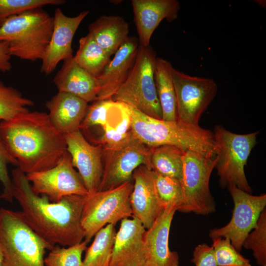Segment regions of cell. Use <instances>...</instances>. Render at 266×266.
I'll return each mask as SVG.
<instances>
[{"mask_svg": "<svg viewBox=\"0 0 266 266\" xmlns=\"http://www.w3.org/2000/svg\"><path fill=\"white\" fill-rule=\"evenodd\" d=\"M11 164L18 166V162L8 152L0 135V181L3 186V192L0 194L1 199L12 202V187L11 178L7 170V165Z\"/></svg>", "mask_w": 266, "mask_h": 266, "instance_id": "36", "label": "cell"}, {"mask_svg": "<svg viewBox=\"0 0 266 266\" xmlns=\"http://www.w3.org/2000/svg\"><path fill=\"white\" fill-rule=\"evenodd\" d=\"M125 105L129 112L132 133L146 147L171 145L184 151L192 150L208 157L216 156L214 134L211 131L178 120L154 118Z\"/></svg>", "mask_w": 266, "mask_h": 266, "instance_id": "3", "label": "cell"}, {"mask_svg": "<svg viewBox=\"0 0 266 266\" xmlns=\"http://www.w3.org/2000/svg\"><path fill=\"white\" fill-rule=\"evenodd\" d=\"M234 207L230 222L224 227L210 230L212 240L218 238L230 239L234 248L240 252L249 233L255 227L266 206V195L253 196L235 186L228 188Z\"/></svg>", "mask_w": 266, "mask_h": 266, "instance_id": "12", "label": "cell"}, {"mask_svg": "<svg viewBox=\"0 0 266 266\" xmlns=\"http://www.w3.org/2000/svg\"><path fill=\"white\" fill-rule=\"evenodd\" d=\"M138 38L129 36L114 54L113 58L97 77L100 90L96 100L112 99L129 75L139 47Z\"/></svg>", "mask_w": 266, "mask_h": 266, "instance_id": "20", "label": "cell"}, {"mask_svg": "<svg viewBox=\"0 0 266 266\" xmlns=\"http://www.w3.org/2000/svg\"><path fill=\"white\" fill-rule=\"evenodd\" d=\"M177 120L198 126L200 117L215 97L218 87L211 78L193 76L172 69Z\"/></svg>", "mask_w": 266, "mask_h": 266, "instance_id": "11", "label": "cell"}, {"mask_svg": "<svg viewBox=\"0 0 266 266\" xmlns=\"http://www.w3.org/2000/svg\"><path fill=\"white\" fill-rule=\"evenodd\" d=\"M156 53L149 45H139L133 66L112 100L134 107L142 113L162 119L154 79Z\"/></svg>", "mask_w": 266, "mask_h": 266, "instance_id": "6", "label": "cell"}, {"mask_svg": "<svg viewBox=\"0 0 266 266\" xmlns=\"http://www.w3.org/2000/svg\"><path fill=\"white\" fill-rule=\"evenodd\" d=\"M173 67L169 61L157 57L154 70L155 86L162 120L166 121L177 120L176 97L172 77Z\"/></svg>", "mask_w": 266, "mask_h": 266, "instance_id": "24", "label": "cell"}, {"mask_svg": "<svg viewBox=\"0 0 266 266\" xmlns=\"http://www.w3.org/2000/svg\"><path fill=\"white\" fill-rule=\"evenodd\" d=\"M103 149L105 161L98 191L113 189L132 181L133 174L138 167L150 166V148L136 138L132 132L118 145Z\"/></svg>", "mask_w": 266, "mask_h": 266, "instance_id": "10", "label": "cell"}, {"mask_svg": "<svg viewBox=\"0 0 266 266\" xmlns=\"http://www.w3.org/2000/svg\"><path fill=\"white\" fill-rule=\"evenodd\" d=\"M177 208L166 207L152 226L146 230L143 240L148 266H179V256L169 247L171 222Z\"/></svg>", "mask_w": 266, "mask_h": 266, "instance_id": "19", "label": "cell"}, {"mask_svg": "<svg viewBox=\"0 0 266 266\" xmlns=\"http://www.w3.org/2000/svg\"><path fill=\"white\" fill-rule=\"evenodd\" d=\"M26 176L33 192L38 195L46 196L52 202H59L66 196L88 195L67 151L53 167Z\"/></svg>", "mask_w": 266, "mask_h": 266, "instance_id": "13", "label": "cell"}, {"mask_svg": "<svg viewBox=\"0 0 266 266\" xmlns=\"http://www.w3.org/2000/svg\"><path fill=\"white\" fill-rule=\"evenodd\" d=\"M11 55L9 50V45L7 42H0V71L6 72L12 68L10 62Z\"/></svg>", "mask_w": 266, "mask_h": 266, "instance_id": "38", "label": "cell"}, {"mask_svg": "<svg viewBox=\"0 0 266 266\" xmlns=\"http://www.w3.org/2000/svg\"><path fill=\"white\" fill-rule=\"evenodd\" d=\"M133 189L130 201L132 217L137 219L146 230L161 214L165 207L156 191L149 166L138 167L133 174Z\"/></svg>", "mask_w": 266, "mask_h": 266, "instance_id": "16", "label": "cell"}, {"mask_svg": "<svg viewBox=\"0 0 266 266\" xmlns=\"http://www.w3.org/2000/svg\"><path fill=\"white\" fill-rule=\"evenodd\" d=\"M65 2L64 0H0V26L9 18L30 10Z\"/></svg>", "mask_w": 266, "mask_h": 266, "instance_id": "33", "label": "cell"}, {"mask_svg": "<svg viewBox=\"0 0 266 266\" xmlns=\"http://www.w3.org/2000/svg\"><path fill=\"white\" fill-rule=\"evenodd\" d=\"M125 106L119 121L114 122L115 125H113L110 121V117L107 123L101 127L102 133L100 141L104 149L118 145L127 138L131 133L129 112Z\"/></svg>", "mask_w": 266, "mask_h": 266, "instance_id": "32", "label": "cell"}, {"mask_svg": "<svg viewBox=\"0 0 266 266\" xmlns=\"http://www.w3.org/2000/svg\"><path fill=\"white\" fill-rule=\"evenodd\" d=\"M2 260H3V254H2V249L0 246V266H2Z\"/></svg>", "mask_w": 266, "mask_h": 266, "instance_id": "39", "label": "cell"}, {"mask_svg": "<svg viewBox=\"0 0 266 266\" xmlns=\"http://www.w3.org/2000/svg\"><path fill=\"white\" fill-rule=\"evenodd\" d=\"M190 261L195 266H218L213 248L206 243L200 244L195 248Z\"/></svg>", "mask_w": 266, "mask_h": 266, "instance_id": "37", "label": "cell"}, {"mask_svg": "<svg viewBox=\"0 0 266 266\" xmlns=\"http://www.w3.org/2000/svg\"><path fill=\"white\" fill-rule=\"evenodd\" d=\"M34 105L30 99L24 97L14 88L6 86L0 81V122L8 121L29 111V106Z\"/></svg>", "mask_w": 266, "mask_h": 266, "instance_id": "28", "label": "cell"}, {"mask_svg": "<svg viewBox=\"0 0 266 266\" xmlns=\"http://www.w3.org/2000/svg\"><path fill=\"white\" fill-rule=\"evenodd\" d=\"M1 266H45V254L54 246L29 226L21 211L0 208Z\"/></svg>", "mask_w": 266, "mask_h": 266, "instance_id": "5", "label": "cell"}, {"mask_svg": "<svg viewBox=\"0 0 266 266\" xmlns=\"http://www.w3.org/2000/svg\"><path fill=\"white\" fill-rule=\"evenodd\" d=\"M89 12V10H84L76 16L69 17L61 8L56 9L52 35L41 60V72L49 75L56 69L61 61L73 57L71 45L74 35Z\"/></svg>", "mask_w": 266, "mask_h": 266, "instance_id": "15", "label": "cell"}, {"mask_svg": "<svg viewBox=\"0 0 266 266\" xmlns=\"http://www.w3.org/2000/svg\"><path fill=\"white\" fill-rule=\"evenodd\" d=\"M54 126L64 135L80 130L89 105L83 99L65 92H59L46 103Z\"/></svg>", "mask_w": 266, "mask_h": 266, "instance_id": "21", "label": "cell"}, {"mask_svg": "<svg viewBox=\"0 0 266 266\" xmlns=\"http://www.w3.org/2000/svg\"><path fill=\"white\" fill-rule=\"evenodd\" d=\"M158 195L165 206H173L177 211L184 201L182 182L179 180L160 174L152 170Z\"/></svg>", "mask_w": 266, "mask_h": 266, "instance_id": "29", "label": "cell"}, {"mask_svg": "<svg viewBox=\"0 0 266 266\" xmlns=\"http://www.w3.org/2000/svg\"><path fill=\"white\" fill-rule=\"evenodd\" d=\"M12 195L31 229L51 245L70 246L82 241L81 224L85 196L71 195L60 201H50L32 189L26 174L18 167L11 172Z\"/></svg>", "mask_w": 266, "mask_h": 266, "instance_id": "1", "label": "cell"}, {"mask_svg": "<svg viewBox=\"0 0 266 266\" xmlns=\"http://www.w3.org/2000/svg\"><path fill=\"white\" fill-rule=\"evenodd\" d=\"M242 247L251 250L257 264L266 266V211L262 212L255 227L245 239Z\"/></svg>", "mask_w": 266, "mask_h": 266, "instance_id": "31", "label": "cell"}, {"mask_svg": "<svg viewBox=\"0 0 266 266\" xmlns=\"http://www.w3.org/2000/svg\"><path fill=\"white\" fill-rule=\"evenodd\" d=\"M133 189L131 181L85 196L81 218L84 240L88 243L106 225L115 226L119 221L132 216L130 198Z\"/></svg>", "mask_w": 266, "mask_h": 266, "instance_id": "8", "label": "cell"}, {"mask_svg": "<svg viewBox=\"0 0 266 266\" xmlns=\"http://www.w3.org/2000/svg\"><path fill=\"white\" fill-rule=\"evenodd\" d=\"M212 245L218 266H251L249 259L243 256L227 237L212 240Z\"/></svg>", "mask_w": 266, "mask_h": 266, "instance_id": "34", "label": "cell"}, {"mask_svg": "<svg viewBox=\"0 0 266 266\" xmlns=\"http://www.w3.org/2000/svg\"><path fill=\"white\" fill-rule=\"evenodd\" d=\"M146 229L133 218L121 221L109 266H148L143 237Z\"/></svg>", "mask_w": 266, "mask_h": 266, "instance_id": "17", "label": "cell"}, {"mask_svg": "<svg viewBox=\"0 0 266 266\" xmlns=\"http://www.w3.org/2000/svg\"><path fill=\"white\" fill-rule=\"evenodd\" d=\"M110 58L88 33L80 38L78 49L73 59L81 67L97 78L111 60Z\"/></svg>", "mask_w": 266, "mask_h": 266, "instance_id": "26", "label": "cell"}, {"mask_svg": "<svg viewBox=\"0 0 266 266\" xmlns=\"http://www.w3.org/2000/svg\"><path fill=\"white\" fill-rule=\"evenodd\" d=\"M0 199H1L0 195Z\"/></svg>", "mask_w": 266, "mask_h": 266, "instance_id": "40", "label": "cell"}, {"mask_svg": "<svg viewBox=\"0 0 266 266\" xmlns=\"http://www.w3.org/2000/svg\"><path fill=\"white\" fill-rule=\"evenodd\" d=\"M216 163V156L208 157L192 150L184 152L182 181L184 199L177 211L203 215L215 211L209 180Z\"/></svg>", "mask_w": 266, "mask_h": 266, "instance_id": "9", "label": "cell"}, {"mask_svg": "<svg viewBox=\"0 0 266 266\" xmlns=\"http://www.w3.org/2000/svg\"><path fill=\"white\" fill-rule=\"evenodd\" d=\"M89 33L110 57L128 38V23L121 16L102 15L89 26Z\"/></svg>", "mask_w": 266, "mask_h": 266, "instance_id": "23", "label": "cell"}, {"mask_svg": "<svg viewBox=\"0 0 266 266\" xmlns=\"http://www.w3.org/2000/svg\"><path fill=\"white\" fill-rule=\"evenodd\" d=\"M0 135L17 167L26 174L53 167L66 151L64 135L45 112L29 111L1 121Z\"/></svg>", "mask_w": 266, "mask_h": 266, "instance_id": "2", "label": "cell"}, {"mask_svg": "<svg viewBox=\"0 0 266 266\" xmlns=\"http://www.w3.org/2000/svg\"><path fill=\"white\" fill-rule=\"evenodd\" d=\"M117 102L111 99L95 100L89 105L80 129L89 130L94 127H102L110 119Z\"/></svg>", "mask_w": 266, "mask_h": 266, "instance_id": "35", "label": "cell"}, {"mask_svg": "<svg viewBox=\"0 0 266 266\" xmlns=\"http://www.w3.org/2000/svg\"><path fill=\"white\" fill-rule=\"evenodd\" d=\"M184 151L171 145L150 148L149 165L151 169L162 175L183 179Z\"/></svg>", "mask_w": 266, "mask_h": 266, "instance_id": "25", "label": "cell"}, {"mask_svg": "<svg viewBox=\"0 0 266 266\" xmlns=\"http://www.w3.org/2000/svg\"><path fill=\"white\" fill-rule=\"evenodd\" d=\"M131 3L139 44L144 47L149 46L151 36L162 21L175 20L180 9L177 0H132Z\"/></svg>", "mask_w": 266, "mask_h": 266, "instance_id": "18", "label": "cell"}, {"mask_svg": "<svg viewBox=\"0 0 266 266\" xmlns=\"http://www.w3.org/2000/svg\"><path fill=\"white\" fill-rule=\"evenodd\" d=\"M53 82L58 92L71 94L88 103L96 100L100 90L97 78L78 66L73 58L64 61Z\"/></svg>", "mask_w": 266, "mask_h": 266, "instance_id": "22", "label": "cell"}, {"mask_svg": "<svg viewBox=\"0 0 266 266\" xmlns=\"http://www.w3.org/2000/svg\"><path fill=\"white\" fill-rule=\"evenodd\" d=\"M213 133L216 163L215 168L223 187L235 186L251 193L244 167L251 150L257 143L259 132L239 134L232 133L220 125Z\"/></svg>", "mask_w": 266, "mask_h": 266, "instance_id": "7", "label": "cell"}, {"mask_svg": "<svg viewBox=\"0 0 266 266\" xmlns=\"http://www.w3.org/2000/svg\"><path fill=\"white\" fill-rule=\"evenodd\" d=\"M87 244L84 240L66 248L55 245L45 257V266H83L82 257Z\"/></svg>", "mask_w": 266, "mask_h": 266, "instance_id": "30", "label": "cell"}, {"mask_svg": "<svg viewBox=\"0 0 266 266\" xmlns=\"http://www.w3.org/2000/svg\"><path fill=\"white\" fill-rule=\"evenodd\" d=\"M54 24L42 8L30 10L7 19L0 26V42H7L11 56L41 60L49 43Z\"/></svg>", "mask_w": 266, "mask_h": 266, "instance_id": "4", "label": "cell"}, {"mask_svg": "<svg viewBox=\"0 0 266 266\" xmlns=\"http://www.w3.org/2000/svg\"><path fill=\"white\" fill-rule=\"evenodd\" d=\"M115 226L108 224L95 235L85 250L83 266H109L116 233Z\"/></svg>", "mask_w": 266, "mask_h": 266, "instance_id": "27", "label": "cell"}, {"mask_svg": "<svg viewBox=\"0 0 266 266\" xmlns=\"http://www.w3.org/2000/svg\"><path fill=\"white\" fill-rule=\"evenodd\" d=\"M64 138L73 166L77 168L88 195L95 193L98 191L103 171L102 145L90 143L80 130L65 134Z\"/></svg>", "mask_w": 266, "mask_h": 266, "instance_id": "14", "label": "cell"}]
</instances>
